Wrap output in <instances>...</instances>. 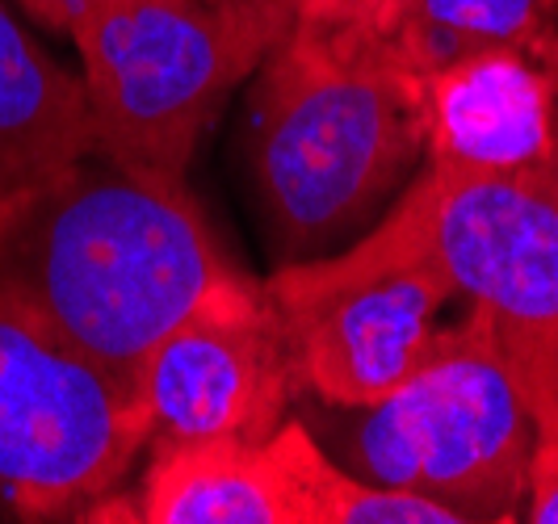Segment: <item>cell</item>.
I'll list each match as a JSON object with an SVG mask.
<instances>
[{
    "mask_svg": "<svg viewBox=\"0 0 558 524\" xmlns=\"http://www.w3.org/2000/svg\"><path fill=\"white\" fill-rule=\"evenodd\" d=\"M235 273L185 176L97 147L0 215V285L131 382L147 349Z\"/></svg>",
    "mask_w": 558,
    "mask_h": 524,
    "instance_id": "obj_1",
    "label": "cell"
},
{
    "mask_svg": "<svg viewBox=\"0 0 558 524\" xmlns=\"http://www.w3.org/2000/svg\"><path fill=\"white\" fill-rule=\"evenodd\" d=\"M420 160V76L387 38L290 26L252 72L248 168L281 248L336 244Z\"/></svg>",
    "mask_w": 558,
    "mask_h": 524,
    "instance_id": "obj_2",
    "label": "cell"
},
{
    "mask_svg": "<svg viewBox=\"0 0 558 524\" xmlns=\"http://www.w3.org/2000/svg\"><path fill=\"white\" fill-rule=\"evenodd\" d=\"M294 9L210 0H84L68 26L81 51L93 147L110 160L185 176L227 93L252 81Z\"/></svg>",
    "mask_w": 558,
    "mask_h": 524,
    "instance_id": "obj_3",
    "label": "cell"
},
{
    "mask_svg": "<svg viewBox=\"0 0 558 524\" xmlns=\"http://www.w3.org/2000/svg\"><path fill=\"white\" fill-rule=\"evenodd\" d=\"M344 462L369 483L437 499L462 524L521 516L533 419L496 324L471 306L383 403L362 407Z\"/></svg>",
    "mask_w": 558,
    "mask_h": 524,
    "instance_id": "obj_4",
    "label": "cell"
},
{
    "mask_svg": "<svg viewBox=\"0 0 558 524\" xmlns=\"http://www.w3.org/2000/svg\"><path fill=\"white\" fill-rule=\"evenodd\" d=\"M147 444L140 387L0 285V503L22 521L84 516Z\"/></svg>",
    "mask_w": 558,
    "mask_h": 524,
    "instance_id": "obj_5",
    "label": "cell"
},
{
    "mask_svg": "<svg viewBox=\"0 0 558 524\" xmlns=\"http://www.w3.org/2000/svg\"><path fill=\"white\" fill-rule=\"evenodd\" d=\"M265 290L281 315L299 390H315L340 412L374 407L403 387L437 349L441 315L458 298L399 206L353 248L294 260Z\"/></svg>",
    "mask_w": 558,
    "mask_h": 524,
    "instance_id": "obj_6",
    "label": "cell"
},
{
    "mask_svg": "<svg viewBox=\"0 0 558 524\" xmlns=\"http://www.w3.org/2000/svg\"><path fill=\"white\" fill-rule=\"evenodd\" d=\"M135 387L151 449L190 441H269L299 390L286 328L265 281L227 277L147 349Z\"/></svg>",
    "mask_w": 558,
    "mask_h": 524,
    "instance_id": "obj_7",
    "label": "cell"
},
{
    "mask_svg": "<svg viewBox=\"0 0 558 524\" xmlns=\"http://www.w3.org/2000/svg\"><path fill=\"white\" fill-rule=\"evenodd\" d=\"M420 248L500 336L558 328V168L428 164L395 202Z\"/></svg>",
    "mask_w": 558,
    "mask_h": 524,
    "instance_id": "obj_8",
    "label": "cell"
},
{
    "mask_svg": "<svg viewBox=\"0 0 558 524\" xmlns=\"http://www.w3.org/2000/svg\"><path fill=\"white\" fill-rule=\"evenodd\" d=\"M424 160L517 172L555 164L558 63L530 47H483L420 76Z\"/></svg>",
    "mask_w": 558,
    "mask_h": 524,
    "instance_id": "obj_9",
    "label": "cell"
},
{
    "mask_svg": "<svg viewBox=\"0 0 558 524\" xmlns=\"http://www.w3.org/2000/svg\"><path fill=\"white\" fill-rule=\"evenodd\" d=\"M81 521L311 524L299 478L269 441H190L151 449L140 491L97 499Z\"/></svg>",
    "mask_w": 558,
    "mask_h": 524,
    "instance_id": "obj_10",
    "label": "cell"
},
{
    "mask_svg": "<svg viewBox=\"0 0 558 524\" xmlns=\"http://www.w3.org/2000/svg\"><path fill=\"white\" fill-rule=\"evenodd\" d=\"M93 151L81 76L51 59L0 0V215Z\"/></svg>",
    "mask_w": 558,
    "mask_h": 524,
    "instance_id": "obj_11",
    "label": "cell"
},
{
    "mask_svg": "<svg viewBox=\"0 0 558 524\" xmlns=\"http://www.w3.org/2000/svg\"><path fill=\"white\" fill-rule=\"evenodd\" d=\"M387 42L416 76L483 47L555 56L558 0H403Z\"/></svg>",
    "mask_w": 558,
    "mask_h": 524,
    "instance_id": "obj_12",
    "label": "cell"
},
{
    "mask_svg": "<svg viewBox=\"0 0 558 524\" xmlns=\"http://www.w3.org/2000/svg\"><path fill=\"white\" fill-rule=\"evenodd\" d=\"M274 444L303 487L311 524H462L437 499L369 483L349 466H340L328 449H319L303 419L286 415L274 432Z\"/></svg>",
    "mask_w": 558,
    "mask_h": 524,
    "instance_id": "obj_13",
    "label": "cell"
},
{
    "mask_svg": "<svg viewBox=\"0 0 558 524\" xmlns=\"http://www.w3.org/2000/svg\"><path fill=\"white\" fill-rule=\"evenodd\" d=\"M500 349L517 387H521V399L530 407L533 432L558 441V328L500 336Z\"/></svg>",
    "mask_w": 558,
    "mask_h": 524,
    "instance_id": "obj_14",
    "label": "cell"
},
{
    "mask_svg": "<svg viewBox=\"0 0 558 524\" xmlns=\"http://www.w3.org/2000/svg\"><path fill=\"white\" fill-rule=\"evenodd\" d=\"M403 0H294L290 26L311 34H353V38H387Z\"/></svg>",
    "mask_w": 558,
    "mask_h": 524,
    "instance_id": "obj_15",
    "label": "cell"
},
{
    "mask_svg": "<svg viewBox=\"0 0 558 524\" xmlns=\"http://www.w3.org/2000/svg\"><path fill=\"white\" fill-rule=\"evenodd\" d=\"M525 524H558V441L533 432L530 462H525V496L521 516Z\"/></svg>",
    "mask_w": 558,
    "mask_h": 524,
    "instance_id": "obj_16",
    "label": "cell"
},
{
    "mask_svg": "<svg viewBox=\"0 0 558 524\" xmlns=\"http://www.w3.org/2000/svg\"><path fill=\"white\" fill-rule=\"evenodd\" d=\"M17 4L26 9L34 22H43V26L63 29V34H68V26L76 22V13H81L84 0H17Z\"/></svg>",
    "mask_w": 558,
    "mask_h": 524,
    "instance_id": "obj_17",
    "label": "cell"
},
{
    "mask_svg": "<svg viewBox=\"0 0 558 524\" xmlns=\"http://www.w3.org/2000/svg\"><path fill=\"white\" fill-rule=\"evenodd\" d=\"M210 4H231V9H294V0H210Z\"/></svg>",
    "mask_w": 558,
    "mask_h": 524,
    "instance_id": "obj_18",
    "label": "cell"
},
{
    "mask_svg": "<svg viewBox=\"0 0 558 524\" xmlns=\"http://www.w3.org/2000/svg\"><path fill=\"white\" fill-rule=\"evenodd\" d=\"M555 63H558V51H555ZM555 168H558V122H555Z\"/></svg>",
    "mask_w": 558,
    "mask_h": 524,
    "instance_id": "obj_19",
    "label": "cell"
}]
</instances>
